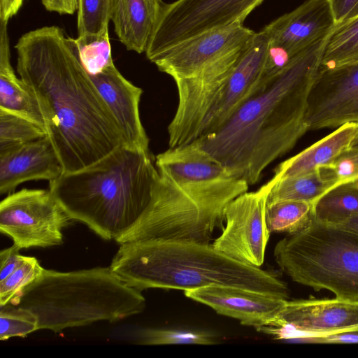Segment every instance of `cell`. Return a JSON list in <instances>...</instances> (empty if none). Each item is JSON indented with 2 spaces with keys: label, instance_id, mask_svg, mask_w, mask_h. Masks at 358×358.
<instances>
[{
  "label": "cell",
  "instance_id": "cell-1",
  "mask_svg": "<svg viewBox=\"0 0 358 358\" xmlns=\"http://www.w3.org/2000/svg\"><path fill=\"white\" fill-rule=\"evenodd\" d=\"M15 48L17 71L43 108L47 136L64 173L89 168L124 146L75 38L57 26H45L22 35Z\"/></svg>",
  "mask_w": 358,
  "mask_h": 358
},
{
  "label": "cell",
  "instance_id": "cell-2",
  "mask_svg": "<svg viewBox=\"0 0 358 358\" xmlns=\"http://www.w3.org/2000/svg\"><path fill=\"white\" fill-rule=\"evenodd\" d=\"M329 34L275 76L262 79L223 124L194 143L232 176L257 183L264 170L308 131V100Z\"/></svg>",
  "mask_w": 358,
  "mask_h": 358
},
{
  "label": "cell",
  "instance_id": "cell-3",
  "mask_svg": "<svg viewBox=\"0 0 358 358\" xmlns=\"http://www.w3.org/2000/svg\"><path fill=\"white\" fill-rule=\"evenodd\" d=\"M110 267L129 285L185 291L230 285L287 300V284L259 267L242 264L213 244L146 240L120 244Z\"/></svg>",
  "mask_w": 358,
  "mask_h": 358
},
{
  "label": "cell",
  "instance_id": "cell-4",
  "mask_svg": "<svg viewBox=\"0 0 358 358\" xmlns=\"http://www.w3.org/2000/svg\"><path fill=\"white\" fill-rule=\"evenodd\" d=\"M157 176L150 152L122 146L89 168L63 173L49 189L72 220L115 240L144 213Z\"/></svg>",
  "mask_w": 358,
  "mask_h": 358
},
{
  "label": "cell",
  "instance_id": "cell-5",
  "mask_svg": "<svg viewBox=\"0 0 358 358\" xmlns=\"http://www.w3.org/2000/svg\"><path fill=\"white\" fill-rule=\"evenodd\" d=\"M13 305L35 315L38 330L57 333L139 314L145 308V299L110 266L69 272L44 268Z\"/></svg>",
  "mask_w": 358,
  "mask_h": 358
},
{
  "label": "cell",
  "instance_id": "cell-6",
  "mask_svg": "<svg viewBox=\"0 0 358 358\" xmlns=\"http://www.w3.org/2000/svg\"><path fill=\"white\" fill-rule=\"evenodd\" d=\"M157 171L149 205L136 223L115 240L120 245L146 240L210 243L224 220L226 206L249 187L233 176L192 181Z\"/></svg>",
  "mask_w": 358,
  "mask_h": 358
},
{
  "label": "cell",
  "instance_id": "cell-7",
  "mask_svg": "<svg viewBox=\"0 0 358 358\" xmlns=\"http://www.w3.org/2000/svg\"><path fill=\"white\" fill-rule=\"evenodd\" d=\"M275 260L293 281L358 301V233L313 220L274 248Z\"/></svg>",
  "mask_w": 358,
  "mask_h": 358
},
{
  "label": "cell",
  "instance_id": "cell-8",
  "mask_svg": "<svg viewBox=\"0 0 358 358\" xmlns=\"http://www.w3.org/2000/svg\"><path fill=\"white\" fill-rule=\"evenodd\" d=\"M264 0H176L164 3L148 42L150 60L159 53L204 31L243 23Z\"/></svg>",
  "mask_w": 358,
  "mask_h": 358
},
{
  "label": "cell",
  "instance_id": "cell-9",
  "mask_svg": "<svg viewBox=\"0 0 358 358\" xmlns=\"http://www.w3.org/2000/svg\"><path fill=\"white\" fill-rule=\"evenodd\" d=\"M71 220L50 189H22L0 203L1 232L20 250L62 244Z\"/></svg>",
  "mask_w": 358,
  "mask_h": 358
},
{
  "label": "cell",
  "instance_id": "cell-10",
  "mask_svg": "<svg viewBox=\"0 0 358 358\" xmlns=\"http://www.w3.org/2000/svg\"><path fill=\"white\" fill-rule=\"evenodd\" d=\"M336 25L330 0H306L262 29L268 46L262 78L282 71L304 50L328 36Z\"/></svg>",
  "mask_w": 358,
  "mask_h": 358
},
{
  "label": "cell",
  "instance_id": "cell-11",
  "mask_svg": "<svg viewBox=\"0 0 358 358\" xmlns=\"http://www.w3.org/2000/svg\"><path fill=\"white\" fill-rule=\"evenodd\" d=\"M272 186L270 180L256 191L240 194L226 206V225L213 243L215 249L242 264L256 267L263 264L271 234L265 210Z\"/></svg>",
  "mask_w": 358,
  "mask_h": 358
},
{
  "label": "cell",
  "instance_id": "cell-12",
  "mask_svg": "<svg viewBox=\"0 0 358 358\" xmlns=\"http://www.w3.org/2000/svg\"><path fill=\"white\" fill-rule=\"evenodd\" d=\"M352 122H358V60L320 67L305 115L308 131L336 128Z\"/></svg>",
  "mask_w": 358,
  "mask_h": 358
},
{
  "label": "cell",
  "instance_id": "cell-13",
  "mask_svg": "<svg viewBox=\"0 0 358 358\" xmlns=\"http://www.w3.org/2000/svg\"><path fill=\"white\" fill-rule=\"evenodd\" d=\"M255 33L243 23H233L181 41L150 61L173 80L188 78L227 54L243 47Z\"/></svg>",
  "mask_w": 358,
  "mask_h": 358
},
{
  "label": "cell",
  "instance_id": "cell-14",
  "mask_svg": "<svg viewBox=\"0 0 358 358\" xmlns=\"http://www.w3.org/2000/svg\"><path fill=\"white\" fill-rule=\"evenodd\" d=\"M268 46V36L262 29L255 32L243 47L204 122L201 137L223 124L257 90L263 75Z\"/></svg>",
  "mask_w": 358,
  "mask_h": 358
},
{
  "label": "cell",
  "instance_id": "cell-15",
  "mask_svg": "<svg viewBox=\"0 0 358 358\" xmlns=\"http://www.w3.org/2000/svg\"><path fill=\"white\" fill-rule=\"evenodd\" d=\"M185 296L205 304L217 313L259 328L273 323L286 299L241 287L213 285L185 291Z\"/></svg>",
  "mask_w": 358,
  "mask_h": 358
},
{
  "label": "cell",
  "instance_id": "cell-16",
  "mask_svg": "<svg viewBox=\"0 0 358 358\" xmlns=\"http://www.w3.org/2000/svg\"><path fill=\"white\" fill-rule=\"evenodd\" d=\"M90 76L115 120L124 145L150 152L149 138L139 111L142 89L127 80L114 64Z\"/></svg>",
  "mask_w": 358,
  "mask_h": 358
},
{
  "label": "cell",
  "instance_id": "cell-17",
  "mask_svg": "<svg viewBox=\"0 0 358 358\" xmlns=\"http://www.w3.org/2000/svg\"><path fill=\"white\" fill-rule=\"evenodd\" d=\"M272 324H284L308 334H329L356 329L358 301L337 297L287 300L278 318Z\"/></svg>",
  "mask_w": 358,
  "mask_h": 358
},
{
  "label": "cell",
  "instance_id": "cell-18",
  "mask_svg": "<svg viewBox=\"0 0 358 358\" xmlns=\"http://www.w3.org/2000/svg\"><path fill=\"white\" fill-rule=\"evenodd\" d=\"M64 173L59 158L48 136L0 152V194H9L25 182H49Z\"/></svg>",
  "mask_w": 358,
  "mask_h": 358
},
{
  "label": "cell",
  "instance_id": "cell-19",
  "mask_svg": "<svg viewBox=\"0 0 358 358\" xmlns=\"http://www.w3.org/2000/svg\"><path fill=\"white\" fill-rule=\"evenodd\" d=\"M358 135V122L345 123L296 155L281 162L271 178L276 182L303 176L333 163L348 152Z\"/></svg>",
  "mask_w": 358,
  "mask_h": 358
},
{
  "label": "cell",
  "instance_id": "cell-20",
  "mask_svg": "<svg viewBox=\"0 0 358 358\" xmlns=\"http://www.w3.org/2000/svg\"><path fill=\"white\" fill-rule=\"evenodd\" d=\"M164 4L162 0H113L111 20L128 50L145 52Z\"/></svg>",
  "mask_w": 358,
  "mask_h": 358
},
{
  "label": "cell",
  "instance_id": "cell-21",
  "mask_svg": "<svg viewBox=\"0 0 358 358\" xmlns=\"http://www.w3.org/2000/svg\"><path fill=\"white\" fill-rule=\"evenodd\" d=\"M0 22V108L36 122L47 132V119L42 106L27 85L17 77L11 66L8 22Z\"/></svg>",
  "mask_w": 358,
  "mask_h": 358
},
{
  "label": "cell",
  "instance_id": "cell-22",
  "mask_svg": "<svg viewBox=\"0 0 358 358\" xmlns=\"http://www.w3.org/2000/svg\"><path fill=\"white\" fill-rule=\"evenodd\" d=\"M273 186L266 203L280 200H295L313 203L323 194L337 185V178L327 166L309 173L285 178L276 182L271 179Z\"/></svg>",
  "mask_w": 358,
  "mask_h": 358
},
{
  "label": "cell",
  "instance_id": "cell-23",
  "mask_svg": "<svg viewBox=\"0 0 358 358\" xmlns=\"http://www.w3.org/2000/svg\"><path fill=\"white\" fill-rule=\"evenodd\" d=\"M355 215H358V181L331 188L313 204V220L327 224H339Z\"/></svg>",
  "mask_w": 358,
  "mask_h": 358
},
{
  "label": "cell",
  "instance_id": "cell-24",
  "mask_svg": "<svg viewBox=\"0 0 358 358\" xmlns=\"http://www.w3.org/2000/svg\"><path fill=\"white\" fill-rule=\"evenodd\" d=\"M266 222L269 231L297 233L313 221V203L295 200L266 203Z\"/></svg>",
  "mask_w": 358,
  "mask_h": 358
},
{
  "label": "cell",
  "instance_id": "cell-25",
  "mask_svg": "<svg viewBox=\"0 0 358 358\" xmlns=\"http://www.w3.org/2000/svg\"><path fill=\"white\" fill-rule=\"evenodd\" d=\"M358 60V16L338 24L330 33L320 68L327 69Z\"/></svg>",
  "mask_w": 358,
  "mask_h": 358
},
{
  "label": "cell",
  "instance_id": "cell-26",
  "mask_svg": "<svg viewBox=\"0 0 358 358\" xmlns=\"http://www.w3.org/2000/svg\"><path fill=\"white\" fill-rule=\"evenodd\" d=\"M113 0H77L78 38L91 40L108 31Z\"/></svg>",
  "mask_w": 358,
  "mask_h": 358
},
{
  "label": "cell",
  "instance_id": "cell-27",
  "mask_svg": "<svg viewBox=\"0 0 358 358\" xmlns=\"http://www.w3.org/2000/svg\"><path fill=\"white\" fill-rule=\"evenodd\" d=\"M46 136L45 129L36 122L0 108V152Z\"/></svg>",
  "mask_w": 358,
  "mask_h": 358
},
{
  "label": "cell",
  "instance_id": "cell-28",
  "mask_svg": "<svg viewBox=\"0 0 358 358\" xmlns=\"http://www.w3.org/2000/svg\"><path fill=\"white\" fill-rule=\"evenodd\" d=\"M138 343L142 345H214L217 336L207 331L167 328H148L139 334Z\"/></svg>",
  "mask_w": 358,
  "mask_h": 358
},
{
  "label": "cell",
  "instance_id": "cell-29",
  "mask_svg": "<svg viewBox=\"0 0 358 358\" xmlns=\"http://www.w3.org/2000/svg\"><path fill=\"white\" fill-rule=\"evenodd\" d=\"M43 268L34 257H25L23 263L0 281V306L15 304L24 290L42 274Z\"/></svg>",
  "mask_w": 358,
  "mask_h": 358
},
{
  "label": "cell",
  "instance_id": "cell-30",
  "mask_svg": "<svg viewBox=\"0 0 358 358\" xmlns=\"http://www.w3.org/2000/svg\"><path fill=\"white\" fill-rule=\"evenodd\" d=\"M266 333L273 339L297 343L349 344L358 343V328L329 334H308L284 324L270 326Z\"/></svg>",
  "mask_w": 358,
  "mask_h": 358
},
{
  "label": "cell",
  "instance_id": "cell-31",
  "mask_svg": "<svg viewBox=\"0 0 358 358\" xmlns=\"http://www.w3.org/2000/svg\"><path fill=\"white\" fill-rule=\"evenodd\" d=\"M38 330V320L29 310L12 304L0 306V339L24 337Z\"/></svg>",
  "mask_w": 358,
  "mask_h": 358
},
{
  "label": "cell",
  "instance_id": "cell-32",
  "mask_svg": "<svg viewBox=\"0 0 358 358\" xmlns=\"http://www.w3.org/2000/svg\"><path fill=\"white\" fill-rule=\"evenodd\" d=\"M83 65L90 75H96L114 64L108 31L88 41L76 39Z\"/></svg>",
  "mask_w": 358,
  "mask_h": 358
},
{
  "label": "cell",
  "instance_id": "cell-33",
  "mask_svg": "<svg viewBox=\"0 0 358 358\" xmlns=\"http://www.w3.org/2000/svg\"><path fill=\"white\" fill-rule=\"evenodd\" d=\"M337 178V185L358 181V152L348 151L328 165Z\"/></svg>",
  "mask_w": 358,
  "mask_h": 358
},
{
  "label": "cell",
  "instance_id": "cell-34",
  "mask_svg": "<svg viewBox=\"0 0 358 358\" xmlns=\"http://www.w3.org/2000/svg\"><path fill=\"white\" fill-rule=\"evenodd\" d=\"M20 248L13 244L0 252V281L14 272L24 261L25 257L20 254Z\"/></svg>",
  "mask_w": 358,
  "mask_h": 358
},
{
  "label": "cell",
  "instance_id": "cell-35",
  "mask_svg": "<svg viewBox=\"0 0 358 358\" xmlns=\"http://www.w3.org/2000/svg\"><path fill=\"white\" fill-rule=\"evenodd\" d=\"M336 24L358 16V0H330Z\"/></svg>",
  "mask_w": 358,
  "mask_h": 358
},
{
  "label": "cell",
  "instance_id": "cell-36",
  "mask_svg": "<svg viewBox=\"0 0 358 358\" xmlns=\"http://www.w3.org/2000/svg\"><path fill=\"white\" fill-rule=\"evenodd\" d=\"M45 8L59 14H73L77 10V0H41Z\"/></svg>",
  "mask_w": 358,
  "mask_h": 358
},
{
  "label": "cell",
  "instance_id": "cell-37",
  "mask_svg": "<svg viewBox=\"0 0 358 358\" xmlns=\"http://www.w3.org/2000/svg\"><path fill=\"white\" fill-rule=\"evenodd\" d=\"M24 0H0V20L8 22L17 13Z\"/></svg>",
  "mask_w": 358,
  "mask_h": 358
},
{
  "label": "cell",
  "instance_id": "cell-38",
  "mask_svg": "<svg viewBox=\"0 0 358 358\" xmlns=\"http://www.w3.org/2000/svg\"><path fill=\"white\" fill-rule=\"evenodd\" d=\"M337 226L358 233V215H353Z\"/></svg>",
  "mask_w": 358,
  "mask_h": 358
},
{
  "label": "cell",
  "instance_id": "cell-39",
  "mask_svg": "<svg viewBox=\"0 0 358 358\" xmlns=\"http://www.w3.org/2000/svg\"><path fill=\"white\" fill-rule=\"evenodd\" d=\"M348 151L358 152V135L356 137V138L355 139V141H353L351 148Z\"/></svg>",
  "mask_w": 358,
  "mask_h": 358
}]
</instances>
